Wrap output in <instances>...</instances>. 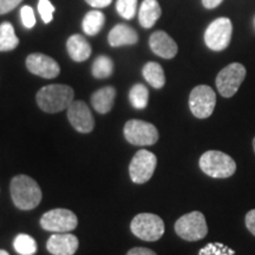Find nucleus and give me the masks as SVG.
Instances as JSON below:
<instances>
[{
	"mask_svg": "<svg viewBox=\"0 0 255 255\" xmlns=\"http://www.w3.org/2000/svg\"><path fill=\"white\" fill-rule=\"evenodd\" d=\"M162 14L157 0H143L138 12V20L142 27L150 28L156 24Z\"/></svg>",
	"mask_w": 255,
	"mask_h": 255,
	"instance_id": "nucleus-19",
	"label": "nucleus"
},
{
	"mask_svg": "<svg viewBox=\"0 0 255 255\" xmlns=\"http://www.w3.org/2000/svg\"><path fill=\"white\" fill-rule=\"evenodd\" d=\"M129 101L135 109L142 110L149 103V91L145 85L135 84L129 92Z\"/></svg>",
	"mask_w": 255,
	"mask_h": 255,
	"instance_id": "nucleus-24",
	"label": "nucleus"
},
{
	"mask_svg": "<svg viewBox=\"0 0 255 255\" xmlns=\"http://www.w3.org/2000/svg\"><path fill=\"white\" fill-rule=\"evenodd\" d=\"M85 1L95 8H103L109 6L113 0H85Z\"/></svg>",
	"mask_w": 255,
	"mask_h": 255,
	"instance_id": "nucleus-33",
	"label": "nucleus"
},
{
	"mask_svg": "<svg viewBox=\"0 0 255 255\" xmlns=\"http://www.w3.org/2000/svg\"><path fill=\"white\" fill-rule=\"evenodd\" d=\"M75 92L72 88L64 84H51L37 92L36 100L39 108L45 113L55 114L68 109L73 102Z\"/></svg>",
	"mask_w": 255,
	"mask_h": 255,
	"instance_id": "nucleus-2",
	"label": "nucleus"
},
{
	"mask_svg": "<svg viewBox=\"0 0 255 255\" xmlns=\"http://www.w3.org/2000/svg\"><path fill=\"white\" fill-rule=\"evenodd\" d=\"M66 49L69 56L75 62H85L91 56L92 49L89 41L81 34H73L66 41Z\"/></svg>",
	"mask_w": 255,
	"mask_h": 255,
	"instance_id": "nucleus-17",
	"label": "nucleus"
},
{
	"mask_svg": "<svg viewBox=\"0 0 255 255\" xmlns=\"http://www.w3.org/2000/svg\"><path fill=\"white\" fill-rule=\"evenodd\" d=\"M46 248L53 255H73L78 250V239L69 233H55L47 240Z\"/></svg>",
	"mask_w": 255,
	"mask_h": 255,
	"instance_id": "nucleus-14",
	"label": "nucleus"
},
{
	"mask_svg": "<svg viewBox=\"0 0 255 255\" xmlns=\"http://www.w3.org/2000/svg\"><path fill=\"white\" fill-rule=\"evenodd\" d=\"M200 168L206 175L214 178H227L234 175L237 163L231 156L218 150H209L201 156Z\"/></svg>",
	"mask_w": 255,
	"mask_h": 255,
	"instance_id": "nucleus-3",
	"label": "nucleus"
},
{
	"mask_svg": "<svg viewBox=\"0 0 255 255\" xmlns=\"http://www.w3.org/2000/svg\"><path fill=\"white\" fill-rule=\"evenodd\" d=\"M149 46L152 52L164 59H171L177 55V44L167 32L156 31L150 36Z\"/></svg>",
	"mask_w": 255,
	"mask_h": 255,
	"instance_id": "nucleus-15",
	"label": "nucleus"
},
{
	"mask_svg": "<svg viewBox=\"0 0 255 255\" xmlns=\"http://www.w3.org/2000/svg\"><path fill=\"white\" fill-rule=\"evenodd\" d=\"M246 226L252 234L255 237V209H252L246 215Z\"/></svg>",
	"mask_w": 255,
	"mask_h": 255,
	"instance_id": "nucleus-31",
	"label": "nucleus"
},
{
	"mask_svg": "<svg viewBox=\"0 0 255 255\" xmlns=\"http://www.w3.org/2000/svg\"><path fill=\"white\" fill-rule=\"evenodd\" d=\"M13 247L20 255H34L37 253V242L27 234H19L15 237Z\"/></svg>",
	"mask_w": 255,
	"mask_h": 255,
	"instance_id": "nucleus-25",
	"label": "nucleus"
},
{
	"mask_svg": "<svg viewBox=\"0 0 255 255\" xmlns=\"http://www.w3.org/2000/svg\"><path fill=\"white\" fill-rule=\"evenodd\" d=\"M130 229L132 234L141 240L157 241L164 234V222L157 215L142 213L132 219Z\"/></svg>",
	"mask_w": 255,
	"mask_h": 255,
	"instance_id": "nucleus-4",
	"label": "nucleus"
},
{
	"mask_svg": "<svg viewBox=\"0 0 255 255\" xmlns=\"http://www.w3.org/2000/svg\"><path fill=\"white\" fill-rule=\"evenodd\" d=\"M23 0H0V14H5L11 12L20 4Z\"/></svg>",
	"mask_w": 255,
	"mask_h": 255,
	"instance_id": "nucleus-30",
	"label": "nucleus"
},
{
	"mask_svg": "<svg viewBox=\"0 0 255 255\" xmlns=\"http://www.w3.org/2000/svg\"><path fill=\"white\" fill-rule=\"evenodd\" d=\"M108 41L113 47L133 45L138 41V36L132 27L128 26L126 24H119L110 31Z\"/></svg>",
	"mask_w": 255,
	"mask_h": 255,
	"instance_id": "nucleus-16",
	"label": "nucleus"
},
{
	"mask_svg": "<svg viewBox=\"0 0 255 255\" xmlns=\"http://www.w3.org/2000/svg\"><path fill=\"white\" fill-rule=\"evenodd\" d=\"M127 255H157L154 251L144 247H135L128 252Z\"/></svg>",
	"mask_w": 255,
	"mask_h": 255,
	"instance_id": "nucleus-32",
	"label": "nucleus"
},
{
	"mask_svg": "<svg viewBox=\"0 0 255 255\" xmlns=\"http://www.w3.org/2000/svg\"><path fill=\"white\" fill-rule=\"evenodd\" d=\"M0 255H9L7 252L6 251H2V250H0Z\"/></svg>",
	"mask_w": 255,
	"mask_h": 255,
	"instance_id": "nucleus-35",
	"label": "nucleus"
},
{
	"mask_svg": "<svg viewBox=\"0 0 255 255\" xmlns=\"http://www.w3.org/2000/svg\"><path fill=\"white\" fill-rule=\"evenodd\" d=\"M38 12L45 24H49L53 18L55 6L51 4L50 0H39L38 1Z\"/></svg>",
	"mask_w": 255,
	"mask_h": 255,
	"instance_id": "nucleus-28",
	"label": "nucleus"
},
{
	"mask_svg": "<svg viewBox=\"0 0 255 255\" xmlns=\"http://www.w3.org/2000/svg\"><path fill=\"white\" fill-rule=\"evenodd\" d=\"M105 23V15L103 12L97 11H90L85 14L84 19H83V31L85 32V34L88 36H96V34L100 32L104 26Z\"/></svg>",
	"mask_w": 255,
	"mask_h": 255,
	"instance_id": "nucleus-21",
	"label": "nucleus"
},
{
	"mask_svg": "<svg viewBox=\"0 0 255 255\" xmlns=\"http://www.w3.org/2000/svg\"><path fill=\"white\" fill-rule=\"evenodd\" d=\"M20 15L23 25L26 28H32L36 25V15L31 6H23L20 9Z\"/></svg>",
	"mask_w": 255,
	"mask_h": 255,
	"instance_id": "nucleus-29",
	"label": "nucleus"
},
{
	"mask_svg": "<svg viewBox=\"0 0 255 255\" xmlns=\"http://www.w3.org/2000/svg\"><path fill=\"white\" fill-rule=\"evenodd\" d=\"M124 136L132 145H152L158 141V131L156 127L141 120L128 121L124 126Z\"/></svg>",
	"mask_w": 255,
	"mask_h": 255,
	"instance_id": "nucleus-7",
	"label": "nucleus"
},
{
	"mask_svg": "<svg viewBox=\"0 0 255 255\" xmlns=\"http://www.w3.org/2000/svg\"><path fill=\"white\" fill-rule=\"evenodd\" d=\"M246 68L240 63H232L223 68L215 81L220 95L226 98L233 97L246 78Z\"/></svg>",
	"mask_w": 255,
	"mask_h": 255,
	"instance_id": "nucleus-6",
	"label": "nucleus"
},
{
	"mask_svg": "<svg viewBox=\"0 0 255 255\" xmlns=\"http://www.w3.org/2000/svg\"><path fill=\"white\" fill-rule=\"evenodd\" d=\"M114 72V62L108 56H100L92 64V76L95 78H108Z\"/></svg>",
	"mask_w": 255,
	"mask_h": 255,
	"instance_id": "nucleus-23",
	"label": "nucleus"
},
{
	"mask_svg": "<svg viewBox=\"0 0 255 255\" xmlns=\"http://www.w3.org/2000/svg\"><path fill=\"white\" fill-rule=\"evenodd\" d=\"M253 148H254V151H255V138H254V141H253Z\"/></svg>",
	"mask_w": 255,
	"mask_h": 255,
	"instance_id": "nucleus-36",
	"label": "nucleus"
},
{
	"mask_svg": "<svg viewBox=\"0 0 255 255\" xmlns=\"http://www.w3.org/2000/svg\"><path fill=\"white\" fill-rule=\"evenodd\" d=\"M9 190L14 206L21 210L36 208L43 196L38 183L27 175H18L12 178Z\"/></svg>",
	"mask_w": 255,
	"mask_h": 255,
	"instance_id": "nucleus-1",
	"label": "nucleus"
},
{
	"mask_svg": "<svg viewBox=\"0 0 255 255\" xmlns=\"http://www.w3.org/2000/svg\"><path fill=\"white\" fill-rule=\"evenodd\" d=\"M116 97L114 87H105L94 92L91 96V104L94 109L100 114H108L113 109Z\"/></svg>",
	"mask_w": 255,
	"mask_h": 255,
	"instance_id": "nucleus-18",
	"label": "nucleus"
},
{
	"mask_svg": "<svg viewBox=\"0 0 255 255\" xmlns=\"http://www.w3.org/2000/svg\"><path fill=\"white\" fill-rule=\"evenodd\" d=\"M143 77L152 88L162 89L165 84V76L162 66L158 63L149 62L143 66Z\"/></svg>",
	"mask_w": 255,
	"mask_h": 255,
	"instance_id": "nucleus-20",
	"label": "nucleus"
},
{
	"mask_svg": "<svg viewBox=\"0 0 255 255\" xmlns=\"http://www.w3.org/2000/svg\"><path fill=\"white\" fill-rule=\"evenodd\" d=\"M156 165H157V158L155 154L144 149L137 151L129 167V174L132 182L137 184L148 182L155 173Z\"/></svg>",
	"mask_w": 255,
	"mask_h": 255,
	"instance_id": "nucleus-11",
	"label": "nucleus"
},
{
	"mask_svg": "<svg viewBox=\"0 0 255 255\" xmlns=\"http://www.w3.org/2000/svg\"><path fill=\"white\" fill-rule=\"evenodd\" d=\"M19 45L13 25L5 21L0 25V51H12Z\"/></svg>",
	"mask_w": 255,
	"mask_h": 255,
	"instance_id": "nucleus-22",
	"label": "nucleus"
},
{
	"mask_svg": "<svg viewBox=\"0 0 255 255\" xmlns=\"http://www.w3.org/2000/svg\"><path fill=\"white\" fill-rule=\"evenodd\" d=\"M175 232L186 241L202 240L208 234L205 215L201 212H191L181 216L175 223Z\"/></svg>",
	"mask_w": 255,
	"mask_h": 255,
	"instance_id": "nucleus-5",
	"label": "nucleus"
},
{
	"mask_svg": "<svg viewBox=\"0 0 255 255\" xmlns=\"http://www.w3.org/2000/svg\"><path fill=\"white\" fill-rule=\"evenodd\" d=\"M78 219L71 210L52 209L41 216L40 226L47 232L69 233L77 227Z\"/></svg>",
	"mask_w": 255,
	"mask_h": 255,
	"instance_id": "nucleus-10",
	"label": "nucleus"
},
{
	"mask_svg": "<svg viewBox=\"0 0 255 255\" xmlns=\"http://www.w3.org/2000/svg\"><path fill=\"white\" fill-rule=\"evenodd\" d=\"M117 12L124 19H132L136 14L137 0H117Z\"/></svg>",
	"mask_w": 255,
	"mask_h": 255,
	"instance_id": "nucleus-27",
	"label": "nucleus"
},
{
	"mask_svg": "<svg viewBox=\"0 0 255 255\" xmlns=\"http://www.w3.org/2000/svg\"><path fill=\"white\" fill-rule=\"evenodd\" d=\"M199 255H237L235 252L221 242H210L200 251Z\"/></svg>",
	"mask_w": 255,
	"mask_h": 255,
	"instance_id": "nucleus-26",
	"label": "nucleus"
},
{
	"mask_svg": "<svg viewBox=\"0 0 255 255\" xmlns=\"http://www.w3.org/2000/svg\"><path fill=\"white\" fill-rule=\"evenodd\" d=\"M223 0H202V4L206 8L212 9L218 7V6L221 4Z\"/></svg>",
	"mask_w": 255,
	"mask_h": 255,
	"instance_id": "nucleus-34",
	"label": "nucleus"
},
{
	"mask_svg": "<svg viewBox=\"0 0 255 255\" xmlns=\"http://www.w3.org/2000/svg\"><path fill=\"white\" fill-rule=\"evenodd\" d=\"M26 68L28 71L39 77L51 79L59 75V64L51 57L43 53H32L26 58Z\"/></svg>",
	"mask_w": 255,
	"mask_h": 255,
	"instance_id": "nucleus-13",
	"label": "nucleus"
},
{
	"mask_svg": "<svg viewBox=\"0 0 255 255\" xmlns=\"http://www.w3.org/2000/svg\"><path fill=\"white\" fill-rule=\"evenodd\" d=\"M68 119L71 126L82 133L91 132L95 128V120L90 109L83 101H73L68 108Z\"/></svg>",
	"mask_w": 255,
	"mask_h": 255,
	"instance_id": "nucleus-12",
	"label": "nucleus"
},
{
	"mask_svg": "<svg viewBox=\"0 0 255 255\" xmlns=\"http://www.w3.org/2000/svg\"><path fill=\"white\" fill-rule=\"evenodd\" d=\"M233 25L229 18H218L209 24L205 32V43L213 51L227 49L232 39Z\"/></svg>",
	"mask_w": 255,
	"mask_h": 255,
	"instance_id": "nucleus-9",
	"label": "nucleus"
},
{
	"mask_svg": "<svg viewBox=\"0 0 255 255\" xmlns=\"http://www.w3.org/2000/svg\"><path fill=\"white\" fill-rule=\"evenodd\" d=\"M216 95L208 85H197L190 92L189 108L196 119L205 120L212 116L215 109Z\"/></svg>",
	"mask_w": 255,
	"mask_h": 255,
	"instance_id": "nucleus-8",
	"label": "nucleus"
}]
</instances>
